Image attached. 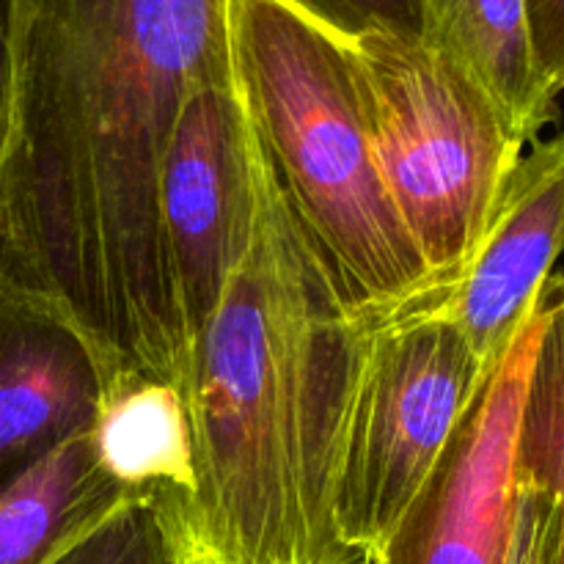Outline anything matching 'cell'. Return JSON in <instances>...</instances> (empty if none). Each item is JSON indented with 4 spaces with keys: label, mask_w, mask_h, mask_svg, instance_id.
<instances>
[{
    "label": "cell",
    "mask_w": 564,
    "mask_h": 564,
    "mask_svg": "<svg viewBox=\"0 0 564 564\" xmlns=\"http://www.w3.org/2000/svg\"><path fill=\"white\" fill-rule=\"evenodd\" d=\"M102 471L127 494L193 488V441L182 389L121 375L105 394L91 430Z\"/></svg>",
    "instance_id": "cell-12"
},
{
    "label": "cell",
    "mask_w": 564,
    "mask_h": 564,
    "mask_svg": "<svg viewBox=\"0 0 564 564\" xmlns=\"http://www.w3.org/2000/svg\"><path fill=\"white\" fill-rule=\"evenodd\" d=\"M116 380L64 312L0 284V490L91 433Z\"/></svg>",
    "instance_id": "cell-9"
},
{
    "label": "cell",
    "mask_w": 564,
    "mask_h": 564,
    "mask_svg": "<svg viewBox=\"0 0 564 564\" xmlns=\"http://www.w3.org/2000/svg\"><path fill=\"white\" fill-rule=\"evenodd\" d=\"M543 317H532L474 400L408 510L369 564H507L516 441Z\"/></svg>",
    "instance_id": "cell-7"
},
{
    "label": "cell",
    "mask_w": 564,
    "mask_h": 564,
    "mask_svg": "<svg viewBox=\"0 0 564 564\" xmlns=\"http://www.w3.org/2000/svg\"><path fill=\"white\" fill-rule=\"evenodd\" d=\"M523 6L538 69L560 97L564 91V0H523Z\"/></svg>",
    "instance_id": "cell-17"
},
{
    "label": "cell",
    "mask_w": 564,
    "mask_h": 564,
    "mask_svg": "<svg viewBox=\"0 0 564 564\" xmlns=\"http://www.w3.org/2000/svg\"><path fill=\"white\" fill-rule=\"evenodd\" d=\"M367 334L259 152L251 251L193 339L182 380L193 441L185 564H364L336 534L334 468Z\"/></svg>",
    "instance_id": "cell-2"
},
{
    "label": "cell",
    "mask_w": 564,
    "mask_h": 564,
    "mask_svg": "<svg viewBox=\"0 0 564 564\" xmlns=\"http://www.w3.org/2000/svg\"><path fill=\"white\" fill-rule=\"evenodd\" d=\"M551 527H554V501L549 490L516 474V512H512L507 564H545Z\"/></svg>",
    "instance_id": "cell-16"
},
{
    "label": "cell",
    "mask_w": 564,
    "mask_h": 564,
    "mask_svg": "<svg viewBox=\"0 0 564 564\" xmlns=\"http://www.w3.org/2000/svg\"><path fill=\"white\" fill-rule=\"evenodd\" d=\"M182 496L132 494L47 564H185Z\"/></svg>",
    "instance_id": "cell-13"
},
{
    "label": "cell",
    "mask_w": 564,
    "mask_h": 564,
    "mask_svg": "<svg viewBox=\"0 0 564 564\" xmlns=\"http://www.w3.org/2000/svg\"><path fill=\"white\" fill-rule=\"evenodd\" d=\"M14 0H0V169L9 154L11 132H14Z\"/></svg>",
    "instance_id": "cell-18"
},
{
    "label": "cell",
    "mask_w": 564,
    "mask_h": 564,
    "mask_svg": "<svg viewBox=\"0 0 564 564\" xmlns=\"http://www.w3.org/2000/svg\"><path fill=\"white\" fill-rule=\"evenodd\" d=\"M158 213L191 341L251 251L259 152L235 83H204L182 105L158 176Z\"/></svg>",
    "instance_id": "cell-6"
},
{
    "label": "cell",
    "mask_w": 564,
    "mask_h": 564,
    "mask_svg": "<svg viewBox=\"0 0 564 564\" xmlns=\"http://www.w3.org/2000/svg\"><path fill=\"white\" fill-rule=\"evenodd\" d=\"M231 83L281 198L345 312L375 330L433 279L386 187L352 39L290 0H229Z\"/></svg>",
    "instance_id": "cell-3"
},
{
    "label": "cell",
    "mask_w": 564,
    "mask_h": 564,
    "mask_svg": "<svg viewBox=\"0 0 564 564\" xmlns=\"http://www.w3.org/2000/svg\"><path fill=\"white\" fill-rule=\"evenodd\" d=\"M0 284L64 312L116 378L191 364L158 213L176 116L229 83V0H14Z\"/></svg>",
    "instance_id": "cell-1"
},
{
    "label": "cell",
    "mask_w": 564,
    "mask_h": 564,
    "mask_svg": "<svg viewBox=\"0 0 564 564\" xmlns=\"http://www.w3.org/2000/svg\"><path fill=\"white\" fill-rule=\"evenodd\" d=\"M516 474L549 490L554 501L545 564H564V380L527 400L518 424Z\"/></svg>",
    "instance_id": "cell-14"
},
{
    "label": "cell",
    "mask_w": 564,
    "mask_h": 564,
    "mask_svg": "<svg viewBox=\"0 0 564 564\" xmlns=\"http://www.w3.org/2000/svg\"><path fill=\"white\" fill-rule=\"evenodd\" d=\"M507 176L488 226L438 306L479 361L499 367L564 253V135L532 141Z\"/></svg>",
    "instance_id": "cell-8"
},
{
    "label": "cell",
    "mask_w": 564,
    "mask_h": 564,
    "mask_svg": "<svg viewBox=\"0 0 564 564\" xmlns=\"http://www.w3.org/2000/svg\"><path fill=\"white\" fill-rule=\"evenodd\" d=\"M386 187L433 279L430 312L466 270L527 143L485 88L427 42L352 39ZM400 317V314H397Z\"/></svg>",
    "instance_id": "cell-4"
},
{
    "label": "cell",
    "mask_w": 564,
    "mask_h": 564,
    "mask_svg": "<svg viewBox=\"0 0 564 564\" xmlns=\"http://www.w3.org/2000/svg\"><path fill=\"white\" fill-rule=\"evenodd\" d=\"M427 44L485 88L523 143L556 119V94L540 75L523 0H422Z\"/></svg>",
    "instance_id": "cell-10"
},
{
    "label": "cell",
    "mask_w": 564,
    "mask_h": 564,
    "mask_svg": "<svg viewBox=\"0 0 564 564\" xmlns=\"http://www.w3.org/2000/svg\"><path fill=\"white\" fill-rule=\"evenodd\" d=\"M364 564H369V562H364Z\"/></svg>",
    "instance_id": "cell-19"
},
{
    "label": "cell",
    "mask_w": 564,
    "mask_h": 564,
    "mask_svg": "<svg viewBox=\"0 0 564 564\" xmlns=\"http://www.w3.org/2000/svg\"><path fill=\"white\" fill-rule=\"evenodd\" d=\"M130 499L99 466L91 433L0 490V564H47Z\"/></svg>",
    "instance_id": "cell-11"
},
{
    "label": "cell",
    "mask_w": 564,
    "mask_h": 564,
    "mask_svg": "<svg viewBox=\"0 0 564 564\" xmlns=\"http://www.w3.org/2000/svg\"><path fill=\"white\" fill-rule=\"evenodd\" d=\"M319 22L356 39L364 33L427 42V20L422 0H290Z\"/></svg>",
    "instance_id": "cell-15"
},
{
    "label": "cell",
    "mask_w": 564,
    "mask_h": 564,
    "mask_svg": "<svg viewBox=\"0 0 564 564\" xmlns=\"http://www.w3.org/2000/svg\"><path fill=\"white\" fill-rule=\"evenodd\" d=\"M494 369L438 314L369 330L334 468V527L358 562L383 545Z\"/></svg>",
    "instance_id": "cell-5"
}]
</instances>
